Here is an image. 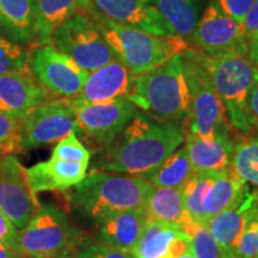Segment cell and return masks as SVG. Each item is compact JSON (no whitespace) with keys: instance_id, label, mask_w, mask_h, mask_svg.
<instances>
[{"instance_id":"25","label":"cell","mask_w":258,"mask_h":258,"mask_svg":"<svg viewBox=\"0 0 258 258\" xmlns=\"http://www.w3.org/2000/svg\"><path fill=\"white\" fill-rule=\"evenodd\" d=\"M148 220L182 227L188 217L180 188H154L145 206Z\"/></svg>"},{"instance_id":"3","label":"cell","mask_w":258,"mask_h":258,"mask_svg":"<svg viewBox=\"0 0 258 258\" xmlns=\"http://www.w3.org/2000/svg\"><path fill=\"white\" fill-rule=\"evenodd\" d=\"M86 10L116 59L135 77L157 69L191 48L188 42L178 36H161L115 23L97 11L92 3Z\"/></svg>"},{"instance_id":"31","label":"cell","mask_w":258,"mask_h":258,"mask_svg":"<svg viewBox=\"0 0 258 258\" xmlns=\"http://www.w3.org/2000/svg\"><path fill=\"white\" fill-rule=\"evenodd\" d=\"M29 53L24 47L16 44L0 35V74L10 72H30Z\"/></svg>"},{"instance_id":"24","label":"cell","mask_w":258,"mask_h":258,"mask_svg":"<svg viewBox=\"0 0 258 258\" xmlns=\"http://www.w3.org/2000/svg\"><path fill=\"white\" fill-rule=\"evenodd\" d=\"M176 36L191 42L200 19V0H147Z\"/></svg>"},{"instance_id":"36","label":"cell","mask_w":258,"mask_h":258,"mask_svg":"<svg viewBox=\"0 0 258 258\" xmlns=\"http://www.w3.org/2000/svg\"><path fill=\"white\" fill-rule=\"evenodd\" d=\"M77 258H134L129 252L111 249L101 244H90L76 254Z\"/></svg>"},{"instance_id":"15","label":"cell","mask_w":258,"mask_h":258,"mask_svg":"<svg viewBox=\"0 0 258 258\" xmlns=\"http://www.w3.org/2000/svg\"><path fill=\"white\" fill-rule=\"evenodd\" d=\"M258 215V191H252L246 184L243 192L227 208L214 215L208 221V228L227 256L241 232L254 217Z\"/></svg>"},{"instance_id":"10","label":"cell","mask_w":258,"mask_h":258,"mask_svg":"<svg viewBox=\"0 0 258 258\" xmlns=\"http://www.w3.org/2000/svg\"><path fill=\"white\" fill-rule=\"evenodd\" d=\"M191 42L205 55L219 57L226 55H247V41L243 25L227 16L211 0L200 16Z\"/></svg>"},{"instance_id":"8","label":"cell","mask_w":258,"mask_h":258,"mask_svg":"<svg viewBox=\"0 0 258 258\" xmlns=\"http://www.w3.org/2000/svg\"><path fill=\"white\" fill-rule=\"evenodd\" d=\"M50 43L89 73L116 59L86 9L59 25Z\"/></svg>"},{"instance_id":"21","label":"cell","mask_w":258,"mask_h":258,"mask_svg":"<svg viewBox=\"0 0 258 258\" xmlns=\"http://www.w3.org/2000/svg\"><path fill=\"white\" fill-rule=\"evenodd\" d=\"M147 221L145 208L128 209L96 222L98 244L131 253Z\"/></svg>"},{"instance_id":"7","label":"cell","mask_w":258,"mask_h":258,"mask_svg":"<svg viewBox=\"0 0 258 258\" xmlns=\"http://www.w3.org/2000/svg\"><path fill=\"white\" fill-rule=\"evenodd\" d=\"M80 233L55 206L41 205L27 226L18 231L17 247L27 258H57L71 253Z\"/></svg>"},{"instance_id":"19","label":"cell","mask_w":258,"mask_h":258,"mask_svg":"<svg viewBox=\"0 0 258 258\" xmlns=\"http://www.w3.org/2000/svg\"><path fill=\"white\" fill-rule=\"evenodd\" d=\"M88 164L50 157L46 161L27 167V176L35 194L41 191L66 192L88 176Z\"/></svg>"},{"instance_id":"40","label":"cell","mask_w":258,"mask_h":258,"mask_svg":"<svg viewBox=\"0 0 258 258\" xmlns=\"http://www.w3.org/2000/svg\"><path fill=\"white\" fill-rule=\"evenodd\" d=\"M247 57L258 66V32L251 38L249 42V51H247Z\"/></svg>"},{"instance_id":"28","label":"cell","mask_w":258,"mask_h":258,"mask_svg":"<svg viewBox=\"0 0 258 258\" xmlns=\"http://www.w3.org/2000/svg\"><path fill=\"white\" fill-rule=\"evenodd\" d=\"M230 167L243 182L258 189V133L235 135Z\"/></svg>"},{"instance_id":"42","label":"cell","mask_w":258,"mask_h":258,"mask_svg":"<svg viewBox=\"0 0 258 258\" xmlns=\"http://www.w3.org/2000/svg\"><path fill=\"white\" fill-rule=\"evenodd\" d=\"M176 258H196V257L194 256V253H191V252H190V251H189V252H185V253L180 254V256L176 257Z\"/></svg>"},{"instance_id":"11","label":"cell","mask_w":258,"mask_h":258,"mask_svg":"<svg viewBox=\"0 0 258 258\" xmlns=\"http://www.w3.org/2000/svg\"><path fill=\"white\" fill-rule=\"evenodd\" d=\"M77 131L78 123L70 99H47L22 120V147L51 146Z\"/></svg>"},{"instance_id":"34","label":"cell","mask_w":258,"mask_h":258,"mask_svg":"<svg viewBox=\"0 0 258 258\" xmlns=\"http://www.w3.org/2000/svg\"><path fill=\"white\" fill-rule=\"evenodd\" d=\"M51 157L78 161V163L88 164V165H90V160H91V153L80 143L79 139L77 138L76 132L67 135L55 145L53 152H51Z\"/></svg>"},{"instance_id":"12","label":"cell","mask_w":258,"mask_h":258,"mask_svg":"<svg viewBox=\"0 0 258 258\" xmlns=\"http://www.w3.org/2000/svg\"><path fill=\"white\" fill-rule=\"evenodd\" d=\"M78 131L95 143L106 147L121 133L139 110L128 97L105 103H86L70 99Z\"/></svg>"},{"instance_id":"38","label":"cell","mask_w":258,"mask_h":258,"mask_svg":"<svg viewBox=\"0 0 258 258\" xmlns=\"http://www.w3.org/2000/svg\"><path fill=\"white\" fill-rule=\"evenodd\" d=\"M243 29L249 42L258 32V0H254L253 5L251 6L249 14L243 23Z\"/></svg>"},{"instance_id":"39","label":"cell","mask_w":258,"mask_h":258,"mask_svg":"<svg viewBox=\"0 0 258 258\" xmlns=\"http://www.w3.org/2000/svg\"><path fill=\"white\" fill-rule=\"evenodd\" d=\"M249 112H250V121L254 131L258 133V78L254 82L252 90L250 92L249 97Z\"/></svg>"},{"instance_id":"1","label":"cell","mask_w":258,"mask_h":258,"mask_svg":"<svg viewBox=\"0 0 258 258\" xmlns=\"http://www.w3.org/2000/svg\"><path fill=\"white\" fill-rule=\"evenodd\" d=\"M186 124L163 122L139 111L97 158L92 171L143 177L184 143Z\"/></svg>"},{"instance_id":"13","label":"cell","mask_w":258,"mask_h":258,"mask_svg":"<svg viewBox=\"0 0 258 258\" xmlns=\"http://www.w3.org/2000/svg\"><path fill=\"white\" fill-rule=\"evenodd\" d=\"M40 207L29 183L27 167L12 154L0 157V211L19 231Z\"/></svg>"},{"instance_id":"27","label":"cell","mask_w":258,"mask_h":258,"mask_svg":"<svg viewBox=\"0 0 258 258\" xmlns=\"http://www.w3.org/2000/svg\"><path fill=\"white\" fill-rule=\"evenodd\" d=\"M194 173L195 171L183 145L143 178L154 188H182Z\"/></svg>"},{"instance_id":"37","label":"cell","mask_w":258,"mask_h":258,"mask_svg":"<svg viewBox=\"0 0 258 258\" xmlns=\"http://www.w3.org/2000/svg\"><path fill=\"white\" fill-rule=\"evenodd\" d=\"M17 235L18 230L12 225V222L5 217L4 213L0 211V241L9 245L12 249L17 250ZM19 252V251H18Z\"/></svg>"},{"instance_id":"2","label":"cell","mask_w":258,"mask_h":258,"mask_svg":"<svg viewBox=\"0 0 258 258\" xmlns=\"http://www.w3.org/2000/svg\"><path fill=\"white\" fill-rule=\"evenodd\" d=\"M71 189L72 207L98 222L115 213L145 208L153 186L140 176L92 171Z\"/></svg>"},{"instance_id":"32","label":"cell","mask_w":258,"mask_h":258,"mask_svg":"<svg viewBox=\"0 0 258 258\" xmlns=\"http://www.w3.org/2000/svg\"><path fill=\"white\" fill-rule=\"evenodd\" d=\"M22 120L0 112V157L23 150L21 138Z\"/></svg>"},{"instance_id":"41","label":"cell","mask_w":258,"mask_h":258,"mask_svg":"<svg viewBox=\"0 0 258 258\" xmlns=\"http://www.w3.org/2000/svg\"><path fill=\"white\" fill-rule=\"evenodd\" d=\"M23 257L17 250L12 249L9 245L0 241V258H21Z\"/></svg>"},{"instance_id":"18","label":"cell","mask_w":258,"mask_h":258,"mask_svg":"<svg viewBox=\"0 0 258 258\" xmlns=\"http://www.w3.org/2000/svg\"><path fill=\"white\" fill-rule=\"evenodd\" d=\"M184 147L195 172L228 169L233 153L231 125L221 129L211 138H201L186 133Z\"/></svg>"},{"instance_id":"16","label":"cell","mask_w":258,"mask_h":258,"mask_svg":"<svg viewBox=\"0 0 258 258\" xmlns=\"http://www.w3.org/2000/svg\"><path fill=\"white\" fill-rule=\"evenodd\" d=\"M49 99L31 72L0 74V112L23 120L35 106Z\"/></svg>"},{"instance_id":"17","label":"cell","mask_w":258,"mask_h":258,"mask_svg":"<svg viewBox=\"0 0 258 258\" xmlns=\"http://www.w3.org/2000/svg\"><path fill=\"white\" fill-rule=\"evenodd\" d=\"M135 76L117 59L88 74L82 92L76 99L86 103H105L128 97Z\"/></svg>"},{"instance_id":"26","label":"cell","mask_w":258,"mask_h":258,"mask_svg":"<svg viewBox=\"0 0 258 258\" xmlns=\"http://www.w3.org/2000/svg\"><path fill=\"white\" fill-rule=\"evenodd\" d=\"M246 183L237 177L231 167L220 171H213L211 185L203 203L206 221L227 208L243 192Z\"/></svg>"},{"instance_id":"29","label":"cell","mask_w":258,"mask_h":258,"mask_svg":"<svg viewBox=\"0 0 258 258\" xmlns=\"http://www.w3.org/2000/svg\"><path fill=\"white\" fill-rule=\"evenodd\" d=\"M213 171L207 172H195L182 186L183 201L188 217L192 221L207 225L203 211V203L211 185Z\"/></svg>"},{"instance_id":"33","label":"cell","mask_w":258,"mask_h":258,"mask_svg":"<svg viewBox=\"0 0 258 258\" xmlns=\"http://www.w3.org/2000/svg\"><path fill=\"white\" fill-rule=\"evenodd\" d=\"M224 258H258V215L245 226L230 253Z\"/></svg>"},{"instance_id":"43","label":"cell","mask_w":258,"mask_h":258,"mask_svg":"<svg viewBox=\"0 0 258 258\" xmlns=\"http://www.w3.org/2000/svg\"><path fill=\"white\" fill-rule=\"evenodd\" d=\"M57 258H77V257L76 256H72V254H71V253H66V254H62V256L57 257Z\"/></svg>"},{"instance_id":"35","label":"cell","mask_w":258,"mask_h":258,"mask_svg":"<svg viewBox=\"0 0 258 258\" xmlns=\"http://www.w3.org/2000/svg\"><path fill=\"white\" fill-rule=\"evenodd\" d=\"M253 2L254 0H217L222 11L240 25H243Z\"/></svg>"},{"instance_id":"14","label":"cell","mask_w":258,"mask_h":258,"mask_svg":"<svg viewBox=\"0 0 258 258\" xmlns=\"http://www.w3.org/2000/svg\"><path fill=\"white\" fill-rule=\"evenodd\" d=\"M93 6L110 21L161 36H176L147 0H91Z\"/></svg>"},{"instance_id":"9","label":"cell","mask_w":258,"mask_h":258,"mask_svg":"<svg viewBox=\"0 0 258 258\" xmlns=\"http://www.w3.org/2000/svg\"><path fill=\"white\" fill-rule=\"evenodd\" d=\"M28 66L42 88L63 99L77 98L89 74L51 43L35 47L29 53Z\"/></svg>"},{"instance_id":"30","label":"cell","mask_w":258,"mask_h":258,"mask_svg":"<svg viewBox=\"0 0 258 258\" xmlns=\"http://www.w3.org/2000/svg\"><path fill=\"white\" fill-rule=\"evenodd\" d=\"M180 230L188 235L190 252L196 258H224L222 250L207 225L199 224L186 217Z\"/></svg>"},{"instance_id":"5","label":"cell","mask_w":258,"mask_h":258,"mask_svg":"<svg viewBox=\"0 0 258 258\" xmlns=\"http://www.w3.org/2000/svg\"><path fill=\"white\" fill-rule=\"evenodd\" d=\"M200 59L220 97L232 127L239 134L253 133L254 129L250 121L249 97L258 78V66L251 62L247 55L213 57L200 51Z\"/></svg>"},{"instance_id":"22","label":"cell","mask_w":258,"mask_h":258,"mask_svg":"<svg viewBox=\"0 0 258 258\" xmlns=\"http://www.w3.org/2000/svg\"><path fill=\"white\" fill-rule=\"evenodd\" d=\"M0 35L27 47L35 42V0H0Z\"/></svg>"},{"instance_id":"6","label":"cell","mask_w":258,"mask_h":258,"mask_svg":"<svg viewBox=\"0 0 258 258\" xmlns=\"http://www.w3.org/2000/svg\"><path fill=\"white\" fill-rule=\"evenodd\" d=\"M182 59L190 95L186 133L211 138L231 125L225 106L200 59V51L189 48L182 53Z\"/></svg>"},{"instance_id":"23","label":"cell","mask_w":258,"mask_h":258,"mask_svg":"<svg viewBox=\"0 0 258 258\" xmlns=\"http://www.w3.org/2000/svg\"><path fill=\"white\" fill-rule=\"evenodd\" d=\"M91 0H35V47L50 43L56 28Z\"/></svg>"},{"instance_id":"20","label":"cell","mask_w":258,"mask_h":258,"mask_svg":"<svg viewBox=\"0 0 258 258\" xmlns=\"http://www.w3.org/2000/svg\"><path fill=\"white\" fill-rule=\"evenodd\" d=\"M189 251L188 235L179 227L147 219L131 254L134 258H176Z\"/></svg>"},{"instance_id":"4","label":"cell","mask_w":258,"mask_h":258,"mask_svg":"<svg viewBox=\"0 0 258 258\" xmlns=\"http://www.w3.org/2000/svg\"><path fill=\"white\" fill-rule=\"evenodd\" d=\"M128 99L139 111L158 121L186 124L190 95L182 54L135 77Z\"/></svg>"}]
</instances>
